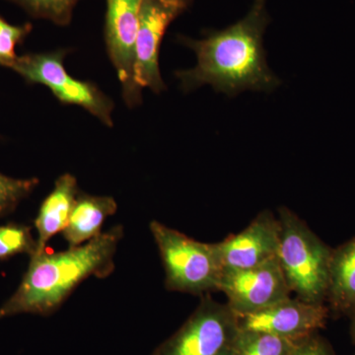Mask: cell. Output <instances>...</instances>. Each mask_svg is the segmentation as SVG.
Returning <instances> with one entry per match:
<instances>
[{"label":"cell","instance_id":"21","mask_svg":"<svg viewBox=\"0 0 355 355\" xmlns=\"http://www.w3.org/2000/svg\"><path fill=\"white\" fill-rule=\"evenodd\" d=\"M163 1L173 4V6L181 7V8L183 9L188 8L191 3V0H163Z\"/></svg>","mask_w":355,"mask_h":355},{"label":"cell","instance_id":"20","mask_svg":"<svg viewBox=\"0 0 355 355\" xmlns=\"http://www.w3.org/2000/svg\"><path fill=\"white\" fill-rule=\"evenodd\" d=\"M291 355H336L326 338L318 333L299 340Z\"/></svg>","mask_w":355,"mask_h":355},{"label":"cell","instance_id":"15","mask_svg":"<svg viewBox=\"0 0 355 355\" xmlns=\"http://www.w3.org/2000/svg\"><path fill=\"white\" fill-rule=\"evenodd\" d=\"M298 342L263 331L240 329L231 355H291Z\"/></svg>","mask_w":355,"mask_h":355},{"label":"cell","instance_id":"13","mask_svg":"<svg viewBox=\"0 0 355 355\" xmlns=\"http://www.w3.org/2000/svg\"><path fill=\"white\" fill-rule=\"evenodd\" d=\"M118 203L114 198L90 196L79 193L74 203L64 237L69 247L81 246L101 234L102 226L109 216H114Z\"/></svg>","mask_w":355,"mask_h":355},{"label":"cell","instance_id":"4","mask_svg":"<svg viewBox=\"0 0 355 355\" xmlns=\"http://www.w3.org/2000/svg\"><path fill=\"white\" fill-rule=\"evenodd\" d=\"M165 272V287L170 291L202 295L218 291L222 268L216 243L191 239L159 221L149 225Z\"/></svg>","mask_w":355,"mask_h":355},{"label":"cell","instance_id":"3","mask_svg":"<svg viewBox=\"0 0 355 355\" xmlns=\"http://www.w3.org/2000/svg\"><path fill=\"white\" fill-rule=\"evenodd\" d=\"M280 241L277 260L296 297L324 304L328 295L333 249L286 207L279 210Z\"/></svg>","mask_w":355,"mask_h":355},{"label":"cell","instance_id":"5","mask_svg":"<svg viewBox=\"0 0 355 355\" xmlns=\"http://www.w3.org/2000/svg\"><path fill=\"white\" fill-rule=\"evenodd\" d=\"M67 50L51 53H26L18 58L11 69L29 84H41L53 96L67 105L87 110L107 127H113L114 103L95 84L78 80L67 73L64 60Z\"/></svg>","mask_w":355,"mask_h":355},{"label":"cell","instance_id":"22","mask_svg":"<svg viewBox=\"0 0 355 355\" xmlns=\"http://www.w3.org/2000/svg\"><path fill=\"white\" fill-rule=\"evenodd\" d=\"M349 317L350 318V335L355 345V309L350 313Z\"/></svg>","mask_w":355,"mask_h":355},{"label":"cell","instance_id":"16","mask_svg":"<svg viewBox=\"0 0 355 355\" xmlns=\"http://www.w3.org/2000/svg\"><path fill=\"white\" fill-rule=\"evenodd\" d=\"M24 9L34 18L67 26L71 22L74 7L79 0H8Z\"/></svg>","mask_w":355,"mask_h":355},{"label":"cell","instance_id":"14","mask_svg":"<svg viewBox=\"0 0 355 355\" xmlns=\"http://www.w3.org/2000/svg\"><path fill=\"white\" fill-rule=\"evenodd\" d=\"M327 302L336 315L355 309V237L333 249Z\"/></svg>","mask_w":355,"mask_h":355},{"label":"cell","instance_id":"18","mask_svg":"<svg viewBox=\"0 0 355 355\" xmlns=\"http://www.w3.org/2000/svg\"><path fill=\"white\" fill-rule=\"evenodd\" d=\"M40 183L37 178L15 179L0 173V217L12 212Z\"/></svg>","mask_w":355,"mask_h":355},{"label":"cell","instance_id":"8","mask_svg":"<svg viewBox=\"0 0 355 355\" xmlns=\"http://www.w3.org/2000/svg\"><path fill=\"white\" fill-rule=\"evenodd\" d=\"M218 291L225 294L226 304L236 316L266 309L291 293L277 258L247 270L222 272Z\"/></svg>","mask_w":355,"mask_h":355},{"label":"cell","instance_id":"7","mask_svg":"<svg viewBox=\"0 0 355 355\" xmlns=\"http://www.w3.org/2000/svg\"><path fill=\"white\" fill-rule=\"evenodd\" d=\"M142 0H107L105 41L110 60L123 87L130 108L142 102V88L135 81V43Z\"/></svg>","mask_w":355,"mask_h":355},{"label":"cell","instance_id":"11","mask_svg":"<svg viewBox=\"0 0 355 355\" xmlns=\"http://www.w3.org/2000/svg\"><path fill=\"white\" fill-rule=\"evenodd\" d=\"M279 241V219L270 210L260 212L241 232L216 243L223 272L247 270L277 258Z\"/></svg>","mask_w":355,"mask_h":355},{"label":"cell","instance_id":"1","mask_svg":"<svg viewBox=\"0 0 355 355\" xmlns=\"http://www.w3.org/2000/svg\"><path fill=\"white\" fill-rule=\"evenodd\" d=\"M268 24L266 0H256L246 17L221 31L205 32L202 40L179 36L197 55L193 69L176 77L184 92L209 84L229 96L244 90L270 91L279 84L266 64L263 35Z\"/></svg>","mask_w":355,"mask_h":355},{"label":"cell","instance_id":"2","mask_svg":"<svg viewBox=\"0 0 355 355\" xmlns=\"http://www.w3.org/2000/svg\"><path fill=\"white\" fill-rule=\"evenodd\" d=\"M123 237V226L116 225L81 246L58 253H48L46 250L30 257L31 261L17 291L0 307V320L20 314L49 316L84 280L110 277Z\"/></svg>","mask_w":355,"mask_h":355},{"label":"cell","instance_id":"19","mask_svg":"<svg viewBox=\"0 0 355 355\" xmlns=\"http://www.w3.org/2000/svg\"><path fill=\"white\" fill-rule=\"evenodd\" d=\"M32 30L31 23L13 25L0 15V67L11 69L19 58L16 48L25 41Z\"/></svg>","mask_w":355,"mask_h":355},{"label":"cell","instance_id":"10","mask_svg":"<svg viewBox=\"0 0 355 355\" xmlns=\"http://www.w3.org/2000/svg\"><path fill=\"white\" fill-rule=\"evenodd\" d=\"M329 315L330 310L324 304H312L297 297H289L266 309L237 317L243 330L300 340L323 329Z\"/></svg>","mask_w":355,"mask_h":355},{"label":"cell","instance_id":"9","mask_svg":"<svg viewBox=\"0 0 355 355\" xmlns=\"http://www.w3.org/2000/svg\"><path fill=\"white\" fill-rule=\"evenodd\" d=\"M184 9L163 0H142L135 43V81L156 94L166 89L159 69V51L168 26Z\"/></svg>","mask_w":355,"mask_h":355},{"label":"cell","instance_id":"12","mask_svg":"<svg viewBox=\"0 0 355 355\" xmlns=\"http://www.w3.org/2000/svg\"><path fill=\"white\" fill-rule=\"evenodd\" d=\"M79 193L76 177L64 174L58 178L55 188L42 202L38 216L35 219L38 238L37 251L34 254L43 253L51 238L64 232Z\"/></svg>","mask_w":355,"mask_h":355},{"label":"cell","instance_id":"17","mask_svg":"<svg viewBox=\"0 0 355 355\" xmlns=\"http://www.w3.org/2000/svg\"><path fill=\"white\" fill-rule=\"evenodd\" d=\"M36 251L37 239L31 228L16 223L0 225V261L21 254L32 257Z\"/></svg>","mask_w":355,"mask_h":355},{"label":"cell","instance_id":"6","mask_svg":"<svg viewBox=\"0 0 355 355\" xmlns=\"http://www.w3.org/2000/svg\"><path fill=\"white\" fill-rule=\"evenodd\" d=\"M239 330L238 317L228 305L205 296L154 355H231Z\"/></svg>","mask_w":355,"mask_h":355}]
</instances>
